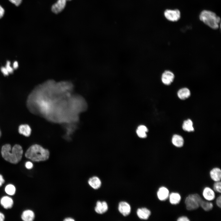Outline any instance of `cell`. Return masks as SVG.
<instances>
[{"label":"cell","instance_id":"7","mask_svg":"<svg viewBox=\"0 0 221 221\" xmlns=\"http://www.w3.org/2000/svg\"><path fill=\"white\" fill-rule=\"evenodd\" d=\"M71 0H58L52 7V10L54 13L57 14L60 12L64 9L67 1Z\"/></svg>","mask_w":221,"mask_h":221},{"label":"cell","instance_id":"18","mask_svg":"<svg viewBox=\"0 0 221 221\" xmlns=\"http://www.w3.org/2000/svg\"><path fill=\"white\" fill-rule=\"evenodd\" d=\"M177 96L180 99L184 100L188 98L190 95L189 90L186 87L180 89L177 92Z\"/></svg>","mask_w":221,"mask_h":221},{"label":"cell","instance_id":"16","mask_svg":"<svg viewBox=\"0 0 221 221\" xmlns=\"http://www.w3.org/2000/svg\"><path fill=\"white\" fill-rule=\"evenodd\" d=\"M35 218V214L33 212L29 210L24 211L21 215V218L24 221H32Z\"/></svg>","mask_w":221,"mask_h":221},{"label":"cell","instance_id":"26","mask_svg":"<svg viewBox=\"0 0 221 221\" xmlns=\"http://www.w3.org/2000/svg\"><path fill=\"white\" fill-rule=\"evenodd\" d=\"M11 2L14 4L16 6H18L21 3L22 0H9Z\"/></svg>","mask_w":221,"mask_h":221},{"label":"cell","instance_id":"20","mask_svg":"<svg viewBox=\"0 0 221 221\" xmlns=\"http://www.w3.org/2000/svg\"><path fill=\"white\" fill-rule=\"evenodd\" d=\"M169 196V202L172 204L175 205L179 204L181 199L180 195L177 192H172Z\"/></svg>","mask_w":221,"mask_h":221},{"label":"cell","instance_id":"17","mask_svg":"<svg viewBox=\"0 0 221 221\" xmlns=\"http://www.w3.org/2000/svg\"><path fill=\"white\" fill-rule=\"evenodd\" d=\"M172 142L176 147H180L183 146L184 140L181 136L178 134H175L173 137Z\"/></svg>","mask_w":221,"mask_h":221},{"label":"cell","instance_id":"31","mask_svg":"<svg viewBox=\"0 0 221 221\" xmlns=\"http://www.w3.org/2000/svg\"><path fill=\"white\" fill-rule=\"evenodd\" d=\"M5 182V180L2 175L0 174V187Z\"/></svg>","mask_w":221,"mask_h":221},{"label":"cell","instance_id":"23","mask_svg":"<svg viewBox=\"0 0 221 221\" xmlns=\"http://www.w3.org/2000/svg\"><path fill=\"white\" fill-rule=\"evenodd\" d=\"M200 206L205 211H209L211 210L213 207L212 203L208 201L202 200L200 204Z\"/></svg>","mask_w":221,"mask_h":221},{"label":"cell","instance_id":"19","mask_svg":"<svg viewBox=\"0 0 221 221\" xmlns=\"http://www.w3.org/2000/svg\"><path fill=\"white\" fill-rule=\"evenodd\" d=\"M148 131V129L145 126L140 125L138 126L136 132L139 137L141 138H145L147 137L146 133Z\"/></svg>","mask_w":221,"mask_h":221},{"label":"cell","instance_id":"33","mask_svg":"<svg viewBox=\"0 0 221 221\" xmlns=\"http://www.w3.org/2000/svg\"><path fill=\"white\" fill-rule=\"evenodd\" d=\"M64 221H74L75 220L71 218H67L64 220Z\"/></svg>","mask_w":221,"mask_h":221},{"label":"cell","instance_id":"28","mask_svg":"<svg viewBox=\"0 0 221 221\" xmlns=\"http://www.w3.org/2000/svg\"><path fill=\"white\" fill-rule=\"evenodd\" d=\"M216 204L217 206L221 208V196L220 195L219 196L216 200Z\"/></svg>","mask_w":221,"mask_h":221},{"label":"cell","instance_id":"4","mask_svg":"<svg viewBox=\"0 0 221 221\" xmlns=\"http://www.w3.org/2000/svg\"><path fill=\"white\" fill-rule=\"evenodd\" d=\"M203 200L198 194H191L186 197L185 204L186 209L188 210H193L197 209L200 206Z\"/></svg>","mask_w":221,"mask_h":221},{"label":"cell","instance_id":"6","mask_svg":"<svg viewBox=\"0 0 221 221\" xmlns=\"http://www.w3.org/2000/svg\"><path fill=\"white\" fill-rule=\"evenodd\" d=\"M174 78V74L170 71L167 70L162 73L161 79L163 83L165 85H169L173 81Z\"/></svg>","mask_w":221,"mask_h":221},{"label":"cell","instance_id":"5","mask_svg":"<svg viewBox=\"0 0 221 221\" xmlns=\"http://www.w3.org/2000/svg\"><path fill=\"white\" fill-rule=\"evenodd\" d=\"M164 15L168 20L172 22H176L180 18L181 14L180 11L177 9H166L164 12Z\"/></svg>","mask_w":221,"mask_h":221},{"label":"cell","instance_id":"12","mask_svg":"<svg viewBox=\"0 0 221 221\" xmlns=\"http://www.w3.org/2000/svg\"><path fill=\"white\" fill-rule=\"evenodd\" d=\"M138 217L141 219H147L151 215L150 211L145 207L138 208L137 211Z\"/></svg>","mask_w":221,"mask_h":221},{"label":"cell","instance_id":"2","mask_svg":"<svg viewBox=\"0 0 221 221\" xmlns=\"http://www.w3.org/2000/svg\"><path fill=\"white\" fill-rule=\"evenodd\" d=\"M49 152L41 146L36 144L29 147L25 153V157L34 162L45 161L48 159Z\"/></svg>","mask_w":221,"mask_h":221},{"label":"cell","instance_id":"3","mask_svg":"<svg viewBox=\"0 0 221 221\" xmlns=\"http://www.w3.org/2000/svg\"><path fill=\"white\" fill-rule=\"evenodd\" d=\"M199 17L201 21L211 28L216 29L219 28L220 18L215 13L204 10L200 13Z\"/></svg>","mask_w":221,"mask_h":221},{"label":"cell","instance_id":"21","mask_svg":"<svg viewBox=\"0 0 221 221\" xmlns=\"http://www.w3.org/2000/svg\"><path fill=\"white\" fill-rule=\"evenodd\" d=\"M19 133L25 136H29L31 133V129L29 126L27 124L20 125L18 129Z\"/></svg>","mask_w":221,"mask_h":221},{"label":"cell","instance_id":"30","mask_svg":"<svg viewBox=\"0 0 221 221\" xmlns=\"http://www.w3.org/2000/svg\"><path fill=\"white\" fill-rule=\"evenodd\" d=\"M4 12L5 11L4 9L0 5V18H1L3 16Z\"/></svg>","mask_w":221,"mask_h":221},{"label":"cell","instance_id":"25","mask_svg":"<svg viewBox=\"0 0 221 221\" xmlns=\"http://www.w3.org/2000/svg\"><path fill=\"white\" fill-rule=\"evenodd\" d=\"M213 189L215 192L221 193V183L220 181L215 182L214 184Z\"/></svg>","mask_w":221,"mask_h":221},{"label":"cell","instance_id":"9","mask_svg":"<svg viewBox=\"0 0 221 221\" xmlns=\"http://www.w3.org/2000/svg\"><path fill=\"white\" fill-rule=\"evenodd\" d=\"M108 209V206L105 201H98L96 204L95 210V212L99 214H102L106 212Z\"/></svg>","mask_w":221,"mask_h":221},{"label":"cell","instance_id":"1","mask_svg":"<svg viewBox=\"0 0 221 221\" xmlns=\"http://www.w3.org/2000/svg\"><path fill=\"white\" fill-rule=\"evenodd\" d=\"M1 153L2 157L6 161L13 164H17L22 158L23 150L19 145H14L11 149L10 145H3L1 149Z\"/></svg>","mask_w":221,"mask_h":221},{"label":"cell","instance_id":"24","mask_svg":"<svg viewBox=\"0 0 221 221\" xmlns=\"http://www.w3.org/2000/svg\"><path fill=\"white\" fill-rule=\"evenodd\" d=\"M5 191L6 193L11 196L14 195L15 192L16 188L15 186L11 184L7 185L5 188Z\"/></svg>","mask_w":221,"mask_h":221},{"label":"cell","instance_id":"15","mask_svg":"<svg viewBox=\"0 0 221 221\" xmlns=\"http://www.w3.org/2000/svg\"><path fill=\"white\" fill-rule=\"evenodd\" d=\"M88 183L90 186L94 189H98L101 185V180L96 176L90 178L88 181Z\"/></svg>","mask_w":221,"mask_h":221},{"label":"cell","instance_id":"14","mask_svg":"<svg viewBox=\"0 0 221 221\" xmlns=\"http://www.w3.org/2000/svg\"><path fill=\"white\" fill-rule=\"evenodd\" d=\"M0 203L4 208L8 209L12 207L13 201L11 198L7 196H4L1 199Z\"/></svg>","mask_w":221,"mask_h":221},{"label":"cell","instance_id":"13","mask_svg":"<svg viewBox=\"0 0 221 221\" xmlns=\"http://www.w3.org/2000/svg\"><path fill=\"white\" fill-rule=\"evenodd\" d=\"M210 176L213 181H220L221 178V171L218 168H215L212 169L210 172Z\"/></svg>","mask_w":221,"mask_h":221},{"label":"cell","instance_id":"29","mask_svg":"<svg viewBox=\"0 0 221 221\" xmlns=\"http://www.w3.org/2000/svg\"><path fill=\"white\" fill-rule=\"evenodd\" d=\"M177 220L178 221H189L190 220L187 217L182 216L179 217Z\"/></svg>","mask_w":221,"mask_h":221},{"label":"cell","instance_id":"11","mask_svg":"<svg viewBox=\"0 0 221 221\" xmlns=\"http://www.w3.org/2000/svg\"><path fill=\"white\" fill-rule=\"evenodd\" d=\"M203 195L204 199L208 201L213 200L215 197L214 191L209 187H206L204 189Z\"/></svg>","mask_w":221,"mask_h":221},{"label":"cell","instance_id":"32","mask_svg":"<svg viewBox=\"0 0 221 221\" xmlns=\"http://www.w3.org/2000/svg\"><path fill=\"white\" fill-rule=\"evenodd\" d=\"M5 219V216L3 214L0 212V221H3Z\"/></svg>","mask_w":221,"mask_h":221},{"label":"cell","instance_id":"27","mask_svg":"<svg viewBox=\"0 0 221 221\" xmlns=\"http://www.w3.org/2000/svg\"><path fill=\"white\" fill-rule=\"evenodd\" d=\"M25 167L28 169H31L33 167V163L30 161H27L25 163Z\"/></svg>","mask_w":221,"mask_h":221},{"label":"cell","instance_id":"8","mask_svg":"<svg viewBox=\"0 0 221 221\" xmlns=\"http://www.w3.org/2000/svg\"><path fill=\"white\" fill-rule=\"evenodd\" d=\"M118 210L119 212L124 216L128 215L131 211L130 204L125 201L120 202L118 204Z\"/></svg>","mask_w":221,"mask_h":221},{"label":"cell","instance_id":"10","mask_svg":"<svg viewBox=\"0 0 221 221\" xmlns=\"http://www.w3.org/2000/svg\"><path fill=\"white\" fill-rule=\"evenodd\" d=\"M157 195L158 198L160 200L165 201L169 196V191L166 187H161L158 190Z\"/></svg>","mask_w":221,"mask_h":221},{"label":"cell","instance_id":"22","mask_svg":"<svg viewBox=\"0 0 221 221\" xmlns=\"http://www.w3.org/2000/svg\"><path fill=\"white\" fill-rule=\"evenodd\" d=\"M182 128L184 131L190 132L194 131L193 122L190 119L184 121L182 125Z\"/></svg>","mask_w":221,"mask_h":221}]
</instances>
